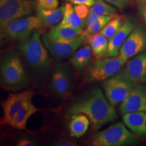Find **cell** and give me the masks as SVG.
<instances>
[{
    "label": "cell",
    "mask_w": 146,
    "mask_h": 146,
    "mask_svg": "<svg viewBox=\"0 0 146 146\" xmlns=\"http://www.w3.org/2000/svg\"><path fill=\"white\" fill-rule=\"evenodd\" d=\"M135 85L117 73L102 83L108 100L113 106L121 104L127 98Z\"/></svg>",
    "instance_id": "8"
},
{
    "label": "cell",
    "mask_w": 146,
    "mask_h": 146,
    "mask_svg": "<svg viewBox=\"0 0 146 146\" xmlns=\"http://www.w3.org/2000/svg\"><path fill=\"white\" fill-rule=\"evenodd\" d=\"M123 121L133 133L146 137V112H131L123 114Z\"/></svg>",
    "instance_id": "17"
},
{
    "label": "cell",
    "mask_w": 146,
    "mask_h": 146,
    "mask_svg": "<svg viewBox=\"0 0 146 146\" xmlns=\"http://www.w3.org/2000/svg\"><path fill=\"white\" fill-rule=\"evenodd\" d=\"M36 5V3L31 0H0L1 31L10 21L32 14Z\"/></svg>",
    "instance_id": "7"
},
{
    "label": "cell",
    "mask_w": 146,
    "mask_h": 146,
    "mask_svg": "<svg viewBox=\"0 0 146 146\" xmlns=\"http://www.w3.org/2000/svg\"><path fill=\"white\" fill-rule=\"evenodd\" d=\"M139 141L137 135L118 122L94 135L91 143L94 146H125L134 145Z\"/></svg>",
    "instance_id": "4"
},
{
    "label": "cell",
    "mask_w": 146,
    "mask_h": 146,
    "mask_svg": "<svg viewBox=\"0 0 146 146\" xmlns=\"http://www.w3.org/2000/svg\"><path fill=\"white\" fill-rule=\"evenodd\" d=\"M18 146H36L38 145L37 142L29 138H23L18 141L16 144Z\"/></svg>",
    "instance_id": "30"
},
{
    "label": "cell",
    "mask_w": 146,
    "mask_h": 146,
    "mask_svg": "<svg viewBox=\"0 0 146 146\" xmlns=\"http://www.w3.org/2000/svg\"><path fill=\"white\" fill-rule=\"evenodd\" d=\"M86 38L87 36L81 34L72 39L52 41L43 35L42 40L52 57L56 60H62L72 56L86 42Z\"/></svg>",
    "instance_id": "9"
},
{
    "label": "cell",
    "mask_w": 146,
    "mask_h": 146,
    "mask_svg": "<svg viewBox=\"0 0 146 146\" xmlns=\"http://www.w3.org/2000/svg\"><path fill=\"white\" fill-rule=\"evenodd\" d=\"M54 145L58 146H75L77 145L75 142L71 141L70 139H60L59 140L55 142Z\"/></svg>",
    "instance_id": "31"
},
{
    "label": "cell",
    "mask_w": 146,
    "mask_h": 146,
    "mask_svg": "<svg viewBox=\"0 0 146 146\" xmlns=\"http://www.w3.org/2000/svg\"><path fill=\"white\" fill-rule=\"evenodd\" d=\"M117 12L114 7L106 3L104 0H95L94 4L91 6L90 13L98 16H114Z\"/></svg>",
    "instance_id": "26"
},
{
    "label": "cell",
    "mask_w": 146,
    "mask_h": 146,
    "mask_svg": "<svg viewBox=\"0 0 146 146\" xmlns=\"http://www.w3.org/2000/svg\"><path fill=\"white\" fill-rule=\"evenodd\" d=\"M118 73L135 85L145 83L146 50L130 58Z\"/></svg>",
    "instance_id": "12"
},
{
    "label": "cell",
    "mask_w": 146,
    "mask_h": 146,
    "mask_svg": "<svg viewBox=\"0 0 146 146\" xmlns=\"http://www.w3.org/2000/svg\"><path fill=\"white\" fill-rule=\"evenodd\" d=\"M125 19V17L124 15H118L116 14L102 29L100 33L103 34L108 39L110 40L120 29Z\"/></svg>",
    "instance_id": "25"
},
{
    "label": "cell",
    "mask_w": 146,
    "mask_h": 146,
    "mask_svg": "<svg viewBox=\"0 0 146 146\" xmlns=\"http://www.w3.org/2000/svg\"><path fill=\"white\" fill-rule=\"evenodd\" d=\"M145 50L146 27L143 24H137L120 48L119 56L127 62L130 58Z\"/></svg>",
    "instance_id": "10"
},
{
    "label": "cell",
    "mask_w": 146,
    "mask_h": 146,
    "mask_svg": "<svg viewBox=\"0 0 146 146\" xmlns=\"http://www.w3.org/2000/svg\"><path fill=\"white\" fill-rule=\"evenodd\" d=\"M0 78L1 87L10 92H16L28 86V74L17 52L8 51L1 58Z\"/></svg>",
    "instance_id": "2"
},
{
    "label": "cell",
    "mask_w": 146,
    "mask_h": 146,
    "mask_svg": "<svg viewBox=\"0 0 146 146\" xmlns=\"http://www.w3.org/2000/svg\"><path fill=\"white\" fill-rule=\"evenodd\" d=\"M36 12L41 20L44 27H52L62 19L65 11V5L55 9H45L36 3Z\"/></svg>",
    "instance_id": "18"
},
{
    "label": "cell",
    "mask_w": 146,
    "mask_h": 146,
    "mask_svg": "<svg viewBox=\"0 0 146 146\" xmlns=\"http://www.w3.org/2000/svg\"><path fill=\"white\" fill-rule=\"evenodd\" d=\"M126 62L119 56L106 57L93 62L87 68L85 80L87 83L105 81L120 70Z\"/></svg>",
    "instance_id": "6"
},
{
    "label": "cell",
    "mask_w": 146,
    "mask_h": 146,
    "mask_svg": "<svg viewBox=\"0 0 146 146\" xmlns=\"http://www.w3.org/2000/svg\"><path fill=\"white\" fill-rule=\"evenodd\" d=\"M18 48L29 64L36 72L43 73L50 70L52 60L47 52L48 50L41 40L39 30L35 31L29 39L21 42Z\"/></svg>",
    "instance_id": "3"
},
{
    "label": "cell",
    "mask_w": 146,
    "mask_h": 146,
    "mask_svg": "<svg viewBox=\"0 0 146 146\" xmlns=\"http://www.w3.org/2000/svg\"><path fill=\"white\" fill-rule=\"evenodd\" d=\"M104 1L110 4L114 5L120 10H124L131 3V0H104Z\"/></svg>",
    "instance_id": "29"
},
{
    "label": "cell",
    "mask_w": 146,
    "mask_h": 146,
    "mask_svg": "<svg viewBox=\"0 0 146 146\" xmlns=\"http://www.w3.org/2000/svg\"><path fill=\"white\" fill-rule=\"evenodd\" d=\"M90 124V120L85 114H76L72 115L68 125L70 137L81 138L86 133Z\"/></svg>",
    "instance_id": "20"
},
{
    "label": "cell",
    "mask_w": 146,
    "mask_h": 146,
    "mask_svg": "<svg viewBox=\"0 0 146 146\" xmlns=\"http://www.w3.org/2000/svg\"><path fill=\"white\" fill-rule=\"evenodd\" d=\"M113 16H98L94 14H89L85 21V29L83 31L82 34L85 36L99 33L102 29L107 25L108 23L112 19Z\"/></svg>",
    "instance_id": "22"
},
{
    "label": "cell",
    "mask_w": 146,
    "mask_h": 146,
    "mask_svg": "<svg viewBox=\"0 0 146 146\" xmlns=\"http://www.w3.org/2000/svg\"><path fill=\"white\" fill-rule=\"evenodd\" d=\"M43 27L37 15L28 16L10 21L1 33L9 39L22 42L29 39L35 31L41 30Z\"/></svg>",
    "instance_id": "5"
},
{
    "label": "cell",
    "mask_w": 146,
    "mask_h": 146,
    "mask_svg": "<svg viewBox=\"0 0 146 146\" xmlns=\"http://www.w3.org/2000/svg\"><path fill=\"white\" fill-rule=\"evenodd\" d=\"M57 27H70L83 31V28L85 27V20L78 16L74 10L72 3L67 2L65 3V11L62 19Z\"/></svg>",
    "instance_id": "19"
},
{
    "label": "cell",
    "mask_w": 146,
    "mask_h": 146,
    "mask_svg": "<svg viewBox=\"0 0 146 146\" xmlns=\"http://www.w3.org/2000/svg\"><path fill=\"white\" fill-rule=\"evenodd\" d=\"M74 8L78 16L86 21V18L90 13V9L89 8V6L85 4H78L74 5Z\"/></svg>",
    "instance_id": "27"
},
{
    "label": "cell",
    "mask_w": 146,
    "mask_h": 146,
    "mask_svg": "<svg viewBox=\"0 0 146 146\" xmlns=\"http://www.w3.org/2000/svg\"><path fill=\"white\" fill-rule=\"evenodd\" d=\"M137 7L139 14L146 24V5L137 4Z\"/></svg>",
    "instance_id": "33"
},
{
    "label": "cell",
    "mask_w": 146,
    "mask_h": 146,
    "mask_svg": "<svg viewBox=\"0 0 146 146\" xmlns=\"http://www.w3.org/2000/svg\"><path fill=\"white\" fill-rule=\"evenodd\" d=\"M137 4L146 5V0H135Z\"/></svg>",
    "instance_id": "34"
},
{
    "label": "cell",
    "mask_w": 146,
    "mask_h": 146,
    "mask_svg": "<svg viewBox=\"0 0 146 146\" xmlns=\"http://www.w3.org/2000/svg\"><path fill=\"white\" fill-rule=\"evenodd\" d=\"M137 25V19L135 16L125 18L124 23L117 33L109 40L108 48L103 58L116 57L119 56L121 47L128 36Z\"/></svg>",
    "instance_id": "14"
},
{
    "label": "cell",
    "mask_w": 146,
    "mask_h": 146,
    "mask_svg": "<svg viewBox=\"0 0 146 146\" xmlns=\"http://www.w3.org/2000/svg\"><path fill=\"white\" fill-rule=\"evenodd\" d=\"M66 1L72 4H85L89 7L93 6L95 3V0H66Z\"/></svg>",
    "instance_id": "32"
},
{
    "label": "cell",
    "mask_w": 146,
    "mask_h": 146,
    "mask_svg": "<svg viewBox=\"0 0 146 146\" xmlns=\"http://www.w3.org/2000/svg\"><path fill=\"white\" fill-rule=\"evenodd\" d=\"M83 31L70 27H54L45 35L52 41H62L72 39L82 34Z\"/></svg>",
    "instance_id": "24"
},
{
    "label": "cell",
    "mask_w": 146,
    "mask_h": 146,
    "mask_svg": "<svg viewBox=\"0 0 146 146\" xmlns=\"http://www.w3.org/2000/svg\"><path fill=\"white\" fill-rule=\"evenodd\" d=\"M92 50L89 45L78 48L70 58V63L76 71H82L88 65Z\"/></svg>",
    "instance_id": "23"
},
{
    "label": "cell",
    "mask_w": 146,
    "mask_h": 146,
    "mask_svg": "<svg viewBox=\"0 0 146 146\" xmlns=\"http://www.w3.org/2000/svg\"><path fill=\"white\" fill-rule=\"evenodd\" d=\"M86 41L90 45L93 54L97 58H103L108 48L109 40L101 33L89 35L87 36Z\"/></svg>",
    "instance_id": "21"
},
{
    "label": "cell",
    "mask_w": 146,
    "mask_h": 146,
    "mask_svg": "<svg viewBox=\"0 0 146 146\" xmlns=\"http://www.w3.org/2000/svg\"><path fill=\"white\" fill-rule=\"evenodd\" d=\"M72 85V75L68 66L64 63L56 64L50 84L53 94L60 98L66 97L70 94Z\"/></svg>",
    "instance_id": "11"
},
{
    "label": "cell",
    "mask_w": 146,
    "mask_h": 146,
    "mask_svg": "<svg viewBox=\"0 0 146 146\" xmlns=\"http://www.w3.org/2000/svg\"><path fill=\"white\" fill-rule=\"evenodd\" d=\"M35 92L32 90H25L18 93L9 94L8 98L1 103L3 109V117L1 124L10 125L20 108L31 97H33Z\"/></svg>",
    "instance_id": "13"
},
{
    "label": "cell",
    "mask_w": 146,
    "mask_h": 146,
    "mask_svg": "<svg viewBox=\"0 0 146 146\" xmlns=\"http://www.w3.org/2000/svg\"><path fill=\"white\" fill-rule=\"evenodd\" d=\"M106 97L100 87H92L86 94L70 105L68 116L70 117L73 114H85L90 120L91 130L96 132L104 125L117 118L114 106Z\"/></svg>",
    "instance_id": "1"
},
{
    "label": "cell",
    "mask_w": 146,
    "mask_h": 146,
    "mask_svg": "<svg viewBox=\"0 0 146 146\" xmlns=\"http://www.w3.org/2000/svg\"><path fill=\"white\" fill-rule=\"evenodd\" d=\"M32 99L33 97H31L24 103L16 114L15 117L11 122L10 125H9L10 127L18 130H27V123L29 118L35 113L42 110L33 104Z\"/></svg>",
    "instance_id": "16"
},
{
    "label": "cell",
    "mask_w": 146,
    "mask_h": 146,
    "mask_svg": "<svg viewBox=\"0 0 146 146\" xmlns=\"http://www.w3.org/2000/svg\"><path fill=\"white\" fill-rule=\"evenodd\" d=\"M120 112L125 114L131 112H146V86L135 85L124 101L120 104Z\"/></svg>",
    "instance_id": "15"
},
{
    "label": "cell",
    "mask_w": 146,
    "mask_h": 146,
    "mask_svg": "<svg viewBox=\"0 0 146 146\" xmlns=\"http://www.w3.org/2000/svg\"><path fill=\"white\" fill-rule=\"evenodd\" d=\"M40 6L45 9L57 8L59 5L58 0H36Z\"/></svg>",
    "instance_id": "28"
}]
</instances>
